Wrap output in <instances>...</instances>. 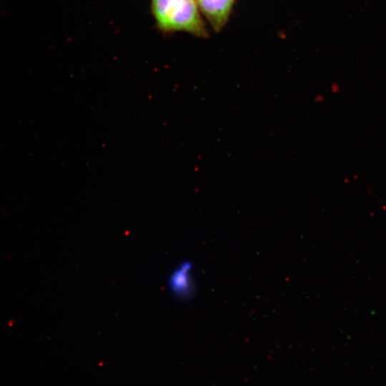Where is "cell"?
<instances>
[{"label":"cell","mask_w":386,"mask_h":386,"mask_svg":"<svg viewBox=\"0 0 386 386\" xmlns=\"http://www.w3.org/2000/svg\"><path fill=\"white\" fill-rule=\"evenodd\" d=\"M157 29L163 33L183 31L206 38L208 31L196 0H151Z\"/></svg>","instance_id":"1"},{"label":"cell","mask_w":386,"mask_h":386,"mask_svg":"<svg viewBox=\"0 0 386 386\" xmlns=\"http://www.w3.org/2000/svg\"><path fill=\"white\" fill-rule=\"evenodd\" d=\"M214 31H221L229 21L235 0H196Z\"/></svg>","instance_id":"2"},{"label":"cell","mask_w":386,"mask_h":386,"mask_svg":"<svg viewBox=\"0 0 386 386\" xmlns=\"http://www.w3.org/2000/svg\"><path fill=\"white\" fill-rule=\"evenodd\" d=\"M192 267L190 262H184L169 276V290L178 298L187 299L191 297L193 293Z\"/></svg>","instance_id":"3"}]
</instances>
